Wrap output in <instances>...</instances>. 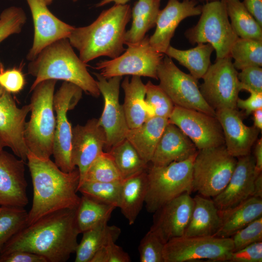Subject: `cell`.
I'll list each match as a JSON object with an SVG mask.
<instances>
[{
    "label": "cell",
    "mask_w": 262,
    "mask_h": 262,
    "mask_svg": "<svg viewBox=\"0 0 262 262\" xmlns=\"http://www.w3.org/2000/svg\"><path fill=\"white\" fill-rule=\"evenodd\" d=\"M233 251L231 237L183 235L166 243L163 256L164 262H229Z\"/></svg>",
    "instance_id": "9"
},
{
    "label": "cell",
    "mask_w": 262,
    "mask_h": 262,
    "mask_svg": "<svg viewBox=\"0 0 262 262\" xmlns=\"http://www.w3.org/2000/svg\"><path fill=\"white\" fill-rule=\"evenodd\" d=\"M160 0H138L131 12V26L126 32L125 44L135 43L143 39L156 23L160 11Z\"/></svg>",
    "instance_id": "31"
},
{
    "label": "cell",
    "mask_w": 262,
    "mask_h": 262,
    "mask_svg": "<svg viewBox=\"0 0 262 262\" xmlns=\"http://www.w3.org/2000/svg\"><path fill=\"white\" fill-rule=\"evenodd\" d=\"M236 69L262 66V41L238 37L230 50Z\"/></svg>",
    "instance_id": "36"
},
{
    "label": "cell",
    "mask_w": 262,
    "mask_h": 262,
    "mask_svg": "<svg viewBox=\"0 0 262 262\" xmlns=\"http://www.w3.org/2000/svg\"><path fill=\"white\" fill-rule=\"evenodd\" d=\"M128 49L122 55L98 63L95 69L109 79L126 75L144 76L158 79L157 69L164 53L155 50L150 45L148 36L135 43L127 44Z\"/></svg>",
    "instance_id": "10"
},
{
    "label": "cell",
    "mask_w": 262,
    "mask_h": 262,
    "mask_svg": "<svg viewBox=\"0 0 262 262\" xmlns=\"http://www.w3.org/2000/svg\"><path fill=\"white\" fill-rule=\"evenodd\" d=\"M123 180L147 169L146 163L126 139L108 151Z\"/></svg>",
    "instance_id": "35"
},
{
    "label": "cell",
    "mask_w": 262,
    "mask_h": 262,
    "mask_svg": "<svg viewBox=\"0 0 262 262\" xmlns=\"http://www.w3.org/2000/svg\"><path fill=\"white\" fill-rule=\"evenodd\" d=\"M253 196L262 198V174L261 173L256 178L254 183Z\"/></svg>",
    "instance_id": "52"
},
{
    "label": "cell",
    "mask_w": 262,
    "mask_h": 262,
    "mask_svg": "<svg viewBox=\"0 0 262 262\" xmlns=\"http://www.w3.org/2000/svg\"><path fill=\"white\" fill-rule=\"evenodd\" d=\"M200 15L196 25L186 31V37L192 44H210L216 59L230 56L231 48L239 37L230 25L225 0L207 3L201 7Z\"/></svg>",
    "instance_id": "8"
},
{
    "label": "cell",
    "mask_w": 262,
    "mask_h": 262,
    "mask_svg": "<svg viewBox=\"0 0 262 262\" xmlns=\"http://www.w3.org/2000/svg\"><path fill=\"white\" fill-rule=\"evenodd\" d=\"M123 180L112 182L84 181L79 186L78 192L95 201L117 207Z\"/></svg>",
    "instance_id": "38"
},
{
    "label": "cell",
    "mask_w": 262,
    "mask_h": 262,
    "mask_svg": "<svg viewBox=\"0 0 262 262\" xmlns=\"http://www.w3.org/2000/svg\"><path fill=\"white\" fill-rule=\"evenodd\" d=\"M25 84V78L20 68L3 70L0 73V84L11 94L19 92Z\"/></svg>",
    "instance_id": "46"
},
{
    "label": "cell",
    "mask_w": 262,
    "mask_h": 262,
    "mask_svg": "<svg viewBox=\"0 0 262 262\" xmlns=\"http://www.w3.org/2000/svg\"><path fill=\"white\" fill-rule=\"evenodd\" d=\"M31 11L34 25L32 47L26 58L33 61L45 47L61 39L68 38L74 27L56 17L44 0H26Z\"/></svg>",
    "instance_id": "18"
},
{
    "label": "cell",
    "mask_w": 262,
    "mask_h": 262,
    "mask_svg": "<svg viewBox=\"0 0 262 262\" xmlns=\"http://www.w3.org/2000/svg\"><path fill=\"white\" fill-rule=\"evenodd\" d=\"M165 244L157 233L149 229L138 246L140 262H164L163 252Z\"/></svg>",
    "instance_id": "42"
},
{
    "label": "cell",
    "mask_w": 262,
    "mask_h": 262,
    "mask_svg": "<svg viewBox=\"0 0 262 262\" xmlns=\"http://www.w3.org/2000/svg\"><path fill=\"white\" fill-rule=\"evenodd\" d=\"M197 151L193 142L177 126L168 122L150 163L154 166H165L174 162L185 160Z\"/></svg>",
    "instance_id": "24"
},
{
    "label": "cell",
    "mask_w": 262,
    "mask_h": 262,
    "mask_svg": "<svg viewBox=\"0 0 262 262\" xmlns=\"http://www.w3.org/2000/svg\"><path fill=\"white\" fill-rule=\"evenodd\" d=\"M122 180L123 179L112 157L108 152L103 151L90 165L83 182H112Z\"/></svg>",
    "instance_id": "39"
},
{
    "label": "cell",
    "mask_w": 262,
    "mask_h": 262,
    "mask_svg": "<svg viewBox=\"0 0 262 262\" xmlns=\"http://www.w3.org/2000/svg\"><path fill=\"white\" fill-rule=\"evenodd\" d=\"M130 5L116 4L103 11L90 25L74 28L68 39L84 63L98 57L114 59L125 50L126 26L130 20Z\"/></svg>",
    "instance_id": "3"
},
{
    "label": "cell",
    "mask_w": 262,
    "mask_h": 262,
    "mask_svg": "<svg viewBox=\"0 0 262 262\" xmlns=\"http://www.w3.org/2000/svg\"><path fill=\"white\" fill-rule=\"evenodd\" d=\"M3 70H4L3 65L0 62V73ZM4 91V89L0 84V96L2 94Z\"/></svg>",
    "instance_id": "55"
},
{
    "label": "cell",
    "mask_w": 262,
    "mask_h": 262,
    "mask_svg": "<svg viewBox=\"0 0 262 262\" xmlns=\"http://www.w3.org/2000/svg\"><path fill=\"white\" fill-rule=\"evenodd\" d=\"M249 92L250 94L249 98L245 99L238 98L236 102V107L245 111L247 115L258 109L262 108V93Z\"/></svg>",
    "instance_id": "49"
},
{
    "label": "cell",
    "mask_w": 262,
    "mask_h": 262,
    "mask_svg": "<svg viewBox=\"0 0 262 262\" xmlns=\"http://www.w3.org/2000/svg\"><path fill=\"white\" fill-rule=\"evenodd\" d=\"M53 0H44V1H45V3L47 5H49V4H50L52 1ZM74 2H76L79 0H72Z\"/></svg>",
    "instance_id": "56"
},
{
    "label": "cell",
    "mask_w": 262,
    "mask_h": 262,
    "mask_svg": "<svg viewBox=\"0 0 262 262\" xmlns=\"http://www.w3.org/2000/svg\"><path fill=\"white\" fill-rule=\"evenodd\" d=\"M92 262H130L129 254L115 241H111L98 249L92 259Z\"/></svg>",
    "instance_id": "44"
},
{
    "label": "cell",
    "mask_w": 262,
    "mask_h": 262,
    "mask_svg": "<svg viewBox=\"0 0 262 262\" xmlns=\"http://www.w3.org/2000/svg\"><path fill=\"white\" fill-rule=\"evenodd\" d=\"M147 170L122 180L117 207L130 225L135 223L145 203L147 188Z\"/></svg>",
    "instance_id": "27"
},
{
    "label": "cell",
    "mask_w": 262,
    "mask_h": 262,
    "mask_svg": "<svg viewBox=\"0 0 262 262\" xmlns=\"http://www.w3.org/2000/svg\"><path fill=\"white\" fill-rule=\"evenodd\" d=\"M28 71L35 77L30 92L40 82L55 80L72 83L94 97L100 94L97 81L88 71L86 64L75 54L68 38L58 40L43 49L29 63Z\"/></svg>",
    "instance_id": "4"
},
{
    "label": "cell",
    "mask_w": 262,
    "mask_h": 262,
    "mask_svg": "<svg viewBox=\"0 0 262 262\" xmlns=\"http://www.w3.org/2000/svg\"><path fill=\"white\" fill-rule=\"evenodd\" d=\"M230 25L238 37L262 41V26L240 0H224Z\"/></svg>",
    "instance_id": "33"
},
{
    "label": "cell",
    "mask_w": 262,
    "mask_h": 262,
    "mask_svg": "<svg viewBox=\"0 0 262 262\" xmlns=\"http://www.w3.org/2000/svg\"><path fill=\"white\" fill-rule=\"evenodd\" d=\"M145 101L150 118L157 116L168 119L175 106L171 99L159 85L150 81L145 84Z\"/></svg>",
    "instance_id": "40"
},
{
    "label": "cell",
    "mask_w": 262,
    "mask_h": 262,
    "mask_svg": "<svg viewBox=\"0 0 262 262\" xmlns=\"http://www.w3.org/2000/svg\"><path fill=\"white\" fill-rule=\"evenodd\" d=\"M237 161L225 145L197 150L193 164V191L207 197L217 195L228 184Z\"/></svg>",
    "instance_id": "7"
},
{
    "label": "cell",
    "mask_w": 262,
    "mask_h": 262,
    "mask_svg": "<svg viewBox=\"0 0 262 262\" xmlns=\"http://www.w3.org/2000/svg\"><path fill=\"white\" fill-rule=\"evenodd\" d=\"M159 86L175 106L196 110L215 116V111L207 102L197 79L180 70L171 58L164 57L157 69Z\"/></svg>",
    "instance_id": "11"
},
{
    "label": "cell",
    "mask_w": 262,
    "mask_h": 262,
    "mask_svg": "<svg viewBox=\"0 0 262 262\" xmlns=\"http://www.w3.org/2000/svg\"><path fill=\"white\" fill-rule=\"evenodd\" d=\"M200 91L203 98L215 111L237 109L236 102L241 90L238 72L228 56L216 59L203 77Z\"/></svg>",
    "instance_id": "13"
},
{
    "label": "cell",
    "mask_w": 262,
    "mask_h": 262,
    "mask_svg": "<svg viewBox=\"0 0 262 262\" xmlns=\"http://www.w3.org/2000/svg\"><path fill=\"white\" fill-rule=\"evenodd\" d=\"M28 213L23 207H0V253L8 241L27 226Z\"/></svg>",
    "instance_id": "37"
},
{
    "label": "cell",
    "mask_w": 262,
    "mask_h": 262,
    "mask_svg": "<svg viewBox=\"0 0 262 262\" xmlns=\"http://www.w3.org/2000/svg\"><path fill=\"white\" fill-rule=\"evenodd\" d=\"M129 1V0H102L97 4L96 6L101 7L112 2H114L116 4H125Z\"/></svg>",
    "instance_id": "54"
},
{
    "label": "cell",
    "mask_w": 262,
    "mask_h": 262,
    "mask_svg": "<svg viewBox=\"0 0 262 262\" xmlns=\"http://www.w3.org/2000/svg\"><path fill=\"white\" fill-rule=\"evenodd\" d=\"M229 262H262V241L254 243L242 249L233 251Z\"/></svg>",
    "instance_id": "47"
},
{
    "label": "cell",
    "mask_w": 262,
    "mask_h": 262,
    "mask_svg": "<svg viewBox=\"0 0 262 262\" xmlns=\"http://www.w3.org/2000/svg\"><path fill=\"white\" fill-rule=\"evenodd\" d=\"M116 208L115 205L100 203L82 195L76 212V222L80 233L101 223L108 222Z\"/></svg>",
    "instance_id": "34"
},
{
    "label": "cell",
    "mask_w": 262,
    "mask_h": 262,
    "mask_svg": "<svg viewBox=\"0 0 262 262\" xmlns=\"http://www.w3.org/2000/svg\"><path fill=\"white\" fill-rule=\"evenodd\" d=\"M215 113L229 153L235 158L250 154L260 130L254 126L245 125L237 109H221L216 110Z\"/></svg>",
    "instance_id": "23"
},
{
    "label": "cell",
    "mask_w": 262,
    "mask_h": 262,
    "mask_svg": "<svg viewBox=\"0 0 262 262\" xmlns=\"http://www.w3.org/2000/svg\"><path fill=\"white\" fill-rule=\"evenodd\" d=\"M196 153L183 161L174 162L165 166L152 165L148 167L145 204L148 213H154L184 193H191L193 164Z\"/></svg>",
    "instance_id": "6"
},
{
    "label": "cell",
    "mask_w": 262,
    "mask_h": 262,
    "mask_svg": "<svg viewBox=\"0 0 262 262\" xmlns=\"http://www.w3.org/2000/svg\"><path fill=\"white\" fill-rule=\"evenodd\" d=\"M106 143V134L98 119H90L85 125L72 128L71 159L80 172L79 186L90 165L104 151Z\"/></svg>",
    "instance_id": "17"
},
{
    "label": "cell",
    "mask_w": 262,
    "mask_h": 262,
    "mask_svg": "<svg viewBox=\"0 0 262 262\" xmlns=\"http://www.w3.org/2000/svg\"><path fill=\"white\" fill-rule=\"evenodd\" d=\"M238 73L241 90L262 93V68L260 66H250Z\"/></svg>",
    "instance_id": "45"
},
{
    "label": "cell",
    "mask_w": 262,
    "mask_h": 262,
    "mask_svg": "<svg viewBox=\"0 0 262 262\" xmlns=\"http://www.w3.org/2000/svg\"><path fill=\"white\" fill-rule=\"evenodd\" d=\"M254 159L255 162V172L258 176L262 170V139L257 141L254 149Z\"/></svg>",
    "instance_id": "51"
},
{
    "label": "cell",
    "mask_w": 262,
    "mask_h": 262,
    "mask_svg": "<svg viewBox=\"0 0 262 262\" xmlns=\"http://www.w3.org/2000/svg\"><path fill=\"white\" fill-rule=\"evenodd\" d=\"M220 214L221 227L214 236L230 238L238 230L262 216V198L251 196L232 208L220 211Z\"/></svg>",
    "instance_id": "26"
},
{
    "label": "cell",
    "mask_w": 262,
    "mask_h": 262,
    "mask_svg": "<svg viewBox=\"0 0 262 262\" xmlns=\"http://www.w3.org/2000/svg\"><path fill=\"white\" fill-rule=\"evenodd\" d=\"M168 122L167 118L153 116L139 127L129 129L126 139L146 163H150L158 143Z\"/></svg>",
    "instance_id": "29"
},
{
    "label": "cell",
    "mask_w": 262,
    "mask_h": 262,
    "mask_svg": "<svg viewBox=\"0 0 262 262\" xmlns=\"http://www.w3.org/2000/svg\"><path fill=\"white\" fill-rule=\"evenodd\" d=\"M56 80H48L38 83L32 91L31 113L26 122L24 138L29 152L42 159L52 155L56 119L53 98Z\"/></svg>",
    "instance_id": "5"
},
{
    "label": "cell",
    "mask_w": 262,
    "mask_h": 262,
    "mask_svg": "<svg viewBox=\"0 0 262 262\" xmlns=\"http://www.w3.org/2000/svg\"><path fill=\"white\" fill-rule=\"evenodd\" d=\"M31 104L18 108L11 93L0 96V147H8L14 154L26 162L29 152L24 138L25 119Z\"/></svg>",
    "instance_id": "16"
},
{
    "label": "cell",
    "mask_w": 262,
    "mask_h": 262,
    "mask_svg": "<svg viewBox=\"0 0 262 262\" xmlns=\"http://www.w3.org/2000/svg\"><path fill=\"white\" fill-rule=\"evenodd\" d=\"M121 86L125 93L122 106L128 127H139L150 118L145 98V84L140 76H132L131 81L125 77Z\"/></svg>",
    "instance_id": "28"
},
{
    "label": "cell",
    "mask_w": 262,
    "mask_h": 262,
    "mask_svg": "<svg viewBox=\"0 0 262 262\" xmlns=\"http://www.w3.org/2000/svg\"></svg>",
    "instance_id": "58"
},
{
    "label": "cell",
    "mask_w": 262,
    "mask_h": 262,
    "mask_svg": "<svg viewBox=\"0 0 262 262\" xmlns=\"http://www.w3.org/2000/svg\"><path fill=\"white\" fill-rule=\"evenodd\" d=\"M27 161L33 186V202L28 213L27 226L51 213L77 208L81 200L77 194L80 181L77 167L65 172L50 158H40L30 152Z\"/></svg>",
    "instance_id": "2"
},
{
    "label": "cell",
    "mask_w": 262,
    "mask_h": 262,
    "mask_svg": "<svg viewBox=\"0 0 262 262\" xmlns=\"http://www.w3.org/2000/svg\"><path fill=\"white\" fill-rule=\"evenodd\" d=\"M191 218L184 235L185 236H214L220 229V211L213 199L196 195Z\"/></svg>",
    "instance_id": "25"
},
{
    "label": "cell",
    "mask_w": 262,
    "mask_h": 262,
    "mask_svg": "<svg viewBox=\"0 0 262 262\" xmlns=\"http://www.w3.org/2000/svg\"><path fill=\"white\" fill-rule=\"evenodd\" d=\"M76 209L60 210L26 226L8 241L0 254L25 251L42 256L48 262H66L78 245Z\"/></svg>",
    "instance_id": "1"
},
{
    "label": "cell",
    "mask_w": 262,
    "mask_h": 262,
    "mask_svg": "<svg viewBox=\"0 0 262 262\" xmlns=\"http://www.w3.org/2000/svg\"><path fill=\"white\" fill-rule=\"evenodd\" d=\"M104 222L82 233L75 251V262H90L96 252L111 241L116 242L121 234V229L110 226Z\"/></svg>",
    "instance_id": "30"
},
{
    "label": "cell",
    "mask_w": 262,
    "mask_h": 262,
    "mask_svg": "<svg viewBox=\"0 0 262 262\" xmlns=\"http://www.w3.org/2000/svg\"><path fill=\"white\" fill-rule=\"evenodd\" d=\"M253 114L254 126L259 129L262 130V108L258 109L254 111Z\"/></svg>",
    "instance_id": "53"
},
{
    "label": "cell",
    "mask_w": 262,
    "mask_h": 262,
    "mask_svg": "<svg viewBox=\"0 0 262 262\" xmlns=\"http://www.w3.org/2000/svg\"><path fill=\"white\" fill-rule=\"evenodd\" d=\"M168 122L177 126L197 150L225 145L222 127L215 116L175 106Z\"/></svg>",
    "instance_id": "14"
},
{
    "label": "cell",
    "mask_w": 262,
    "mask_h": 262,
    "mask_svg": "<svg viewBox=\"0 0 262 262\" xmlns=\"http://www.w3.org/2000/svg\"><path fill=\"white\" fill-rule=\"evenodd\" d=\"M190 194L180 195L153 213L150 229L157 233L165 243L172 238L184 235L194 205Z\"/></svg>",
    "instance_id": "19"
},
{
    "label": "cell",
    "mask_w": 262,
    "mask_h": 262,
    "mask_svg": "<svg viewBox=\"0 0 262 262\" xmlns=\"http://www.w3.org/2000/svg\"><path fill=\"white\" fill-rule=\"evenodd\" d=\"M201 7L194 0H168L158 14L155 31L149 37L150 45L157 51L164 53L179 23L188 17L200 15Z\"/></svg>",
    "instance_id": "22"
},
{
    "label": "cell",
    "mask_w": 262,
    "mask_h": 262,
    "mask_svg": "<svg viewBox=\"0 0 262 262\" xmlns=\"http://www.w3.org/2000/svg\"><path fill=\"white\" fill-rule=\"evenodd\" d=\"M234 251L262 241V216L255 219L231 237Z\"/></svg>",
    "instance_id": "43"
},
{
    "label": "cell",
    "mask_w": 262,
    "mask_h": 262,
    "mask_svg": "<svg viewBox=\"0 0 262 262\" xmlns=\"http://www.w3.org/2000/svg\"><path fill=\"white\" fill-rule=\"evenodd\" d=\"M26 19L20 7L13 6L3 10L0 14V43L9 36L20 33Z\"/></svg>",
    "instance_id": "41"
},
{
    "label": "cell",
    "mask_w": 262,
    "mask_h": 262,
    "mask_svg": "<svg viewBox=\"0 0 262 262\" xmlns=\"http://www.w3.org/2000/svg\"><path fill=\"white\" fill-rule=\"evenodd\" d=\"M214 50L209 43H199L195 48L187 50L178 49L170 45L164 54L176 59L193 77L198 80L202 79L211 65V55Z\"/></svg>",
    "instance_id": "32"
},
{
    "label": "cell",
    "mask_w": 262,
    "mask_h": 262,
    "mask_svg": "<svg viewBox=\"0 0 262 262\" xmlns=\"http://www.w3.org/2000/svg\"><path fill=\"white\" fill-rule=\"evenodd\" d=\"M254 157L250 154L238 158L225 188L213 200L220 211L232 208L252 196L256 178Z\"/></svg>",
    "instance_id": "21"
},
{
    "label": "cell",
    "mask_w": 262,
    "mask_h": 262,
    "mask_svg": "<svg viewBox=\"0 0 262 262\" xmlns=\"http://www.w3.org/2000/svg\"><path fill=\"white\" fill-rule=\"evenodd\" d=\"M98 88L103 96L104 106L98 123L106 136L105 148L108 151L126 139L129 130L123 107L119 101L121 76L107 79L99 73H94Z\"/></svg>",
    "instance_id": "15"
},
{
    "label": "cell",
    "mask_w": 262,
    "mask_h": 262,
    "mask_svg": "<svg viewBox=\"0 0 262 262\" xmlns=\"http://www.w3.org/2000/svg\"><path fill=\"white\" fill-rule=\"evenodd\" d=\"M0 262H48L39 255L25 251H15L0 254Z\"/></svg>",
    "instance_id": "48"
},
{
    "label": "cell",
    "mask_w": 262,
    "mask_h": 262,
    "mask_svg": "<svg viewBox=\"0 0 262 262\" xmlns=\"http://www.w3.org/2000/svg\"><path fill=\"white\" fill-rule=\"evenodd\" d=\"M2 149H3V148H1V147H0V151Z\"/></svg>",
    "instance_id": "57"
},
{
    "label": "cell",
    "mask_w": 262,
    "mask_h": 262,
    "mask_svg": "<svg viewBox=\"0 0 262 262\" xmlns=\"http://www.w3.org/2000/svg\"><path fill=\"white\" fill-rule=\"evenodd\" d=\"M26 162L0 151V206L24 208L28 203Z\"/></svg>",
    "instance_id": "20"
},
{
    "label": "cell",
    "mask_w": 262,
    "mask_h": 262,
    "mask_svg": "<svg viewBox=\"0 0 262 262\" xmlns=\"http://www.w3.org/2000/svg\"><path fill=\"white\" fill-rule=\"evenodd\" d=\"M82 91L77 85L64 82L54 95L53 107L56 115L52 155L55 164L65 172H71L76 167L72 162V128L67 113L77 104L82 97Z\"/></svg>",
    "instance_id": "12"
},
{
    "label": "cell",
    "mask_w": 262,
    "mask_h": 262,
    "mask_svg": "<svg viewBox=\"0 0 262 262\" xmlns=\"http://www.w3.org/2000/svg\"><path fill=\"white\" fill-rule=\"evenodd\" d=\"M242 2L247 11L262 26V0H244Z\"/></svg>",
    "instance_id": "50"
}]
</instances>
